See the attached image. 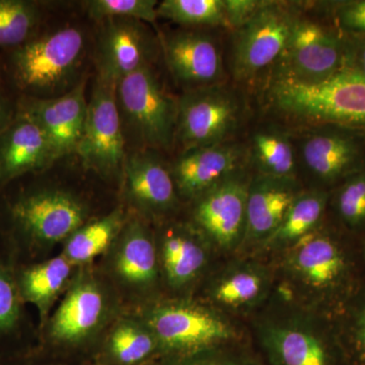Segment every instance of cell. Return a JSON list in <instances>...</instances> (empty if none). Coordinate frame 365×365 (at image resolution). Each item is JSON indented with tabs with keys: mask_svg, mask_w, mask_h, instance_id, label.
<instances>
[{
	"mask_svg": "<svg viewBox=\"0 0 365 365\" xmlns=\"http://www.w3.org/2000/svg\"><path fill=\"white\" fill-rule=\"evenodd\" d=\"M268 274L258 266L239 265L223 272L211 287V299L230 309L251 307L267 294Z\"/></svg>",
	"mask_w": 365,
	"mask_h": 365,
	"instance_id": "f546056e",
	"label": "cell"
},
{
	"mask_svg": "<svg viewBox=\"0 0 365 365\" xmlns=\"http://www.w3.org/2000/svg\"><path fill=\"white\" fill-rule=\"evenodd\" d=\"M336 28L347 36L365 37V0L327 2Z\"/></svg>",
	"mask_w": 365,
	"mask_h": 365,
	"instance_id": "8d00e7d4",
	"label": "cell"
},
{
	"mask_svg": "<svg viewBox=\"0 0 365 365\" xmlns=\"http://www.w3.org/2000/svg\"><path fill=\"white\" fill-rule=\"evenodd\" d=\"M334 212L351 232L365 230V168L346 178L330 195Z\"/></svg>",
	"mask_w": 365,
	"mask_h": 365,
	"instance_id": "d6a6232c",
	"label": "cell"
},
{
	"mask_svg": "<svg viewBox=\"0 0 365 365\" xmlns=\"http://www.w3.org/2000/svg\"><path fill=\"white\" fill-rule=\"evenodd\" d=\"M44 7L34 0H0V52L25 44L40 32Z\"/></svg>",
	"mask_w": 365,
	"mask_h": 365,
	"instance_id": "4dcf8cb0",
	"label": "cell"
},
{
	"mask_svg": "<svg viewBox=\"0 0 365 365\" xmlns=\"http://www.w3.org/2000/svg\"><path fill=\"white\" fill-rule=\"evenodd\" d=\"M83 4L96 21L118 18L153 24L158 18L157 0H90Z\"/></svg>",
	"mask_w": 365,
	"mask_h": 365,
	"instance_id": "836d02e7",
	"label": "cell"
},
{
	"mask_svg": "<svg viewBox=\"0 0 365 365\" xmlns=\"http://www.w3.org/2000/svg\"><path fill=\"white\" fill-rule=\"evenodd\" d=\"M244 116V100L227 83L184 91L177 100L175 143L185 151L232 140Z\"/></svg>",
	"mask_w": 365,
	"mask_h": 365,
	"instance_id": "52a82bcc",
	"label": "cell"
},
{
	"mask_svg": "<svg viewBox=\"0 0 365 365\" xmlns=\"http://www.w3.org/2000/svg\"><path fill=\"white\" fill-rule=\"evenodd\" d=\"M302 191L297 179L261 174L252 176L248 190L244 242L265 244L275 234Z\"/></svg>",
	"mask_w": 365,
	"mask_h": 365,
	"instance_id": "44dd1931",
	"label": "cell"
},
{
	"mask_svg": "<svg viewBox=\"0 0 365 365\" xmlns=\"http://www.w3.org/2000/svg\"><path fill=\"white\" fill-rule=\"evenodd\" d=\"M345 61L344 34L300 11L270 81L321 83L343 71Z\"/></svg>",
	"mask_w": 365,
	"mask_h": 365,
	"instance_id": "ba28073f",
	"label": "cell"
},
{
	"mask_svg": "<svg viewBox=\"0 0 365 365\" xmlns=\"http://www.w3.org/2000/svg\"><path fill=\"white\" fill-rule=\"evenodd\" d=\"M330 192L313 188L295 199L275 234L264 244L266 248H289L307 235L318 230L330 202Z\"/></svg>",
	"mask_w": 365,
	"mask_h": 365,
	"instance_id": "f1b7e54d",
	"label": "cell"
},
{
	"mask_svg": "<svg viewBox=\"0 0 365 365\" xmlns=\"http://www.w3.org/2000/svg\"><path fill=\"white\" fill-rule=\"evenodd\" d=\"M91 365H104V364H98V362H97V364H91Z\"/></svg>",
	"mask_w": 365,
	"mask_h": 365,
	"instance_id": "b9f144b4",
	"label": "cell"
},
{
	"mask_svg": "<svg viewBox=\"0 0 365 365\" xmlns=\"http://www.w3.org/2000/svg\"><path fill=\"white\" fill-rule=\"evenodd\" d=\"M54 163L51 146L39 125L16 108L0 135V188Z\"/></svg>",
	"mask_w": 365,
	"mask_h": 365,
	"instance_id": "ffe728a7",
	"label": "cell"
},
{
	"mask_svg": "<svg viewBox=\"0 0 365 365\" xmlns=\"http://www.w3.org/2000/svg\"><path fill=\"white\" fill-rule=\"evenodd\" d=\"M150 365H265L251 353L237 349L235 345L205 350V351L163 357Z\"/></svg>",
	"mask_w": 365,
	"mask_h": 365,
	"instance_id": "e575fe53",
	"label": "cell"
},
{
	"mask_svg": "<svg viewBox=\"0 0 365 365\" xmlns=\"http://www.w3.org/2000/svg\"><path fill=\"white\" fill-rule=\"evenodd\" d=\"M300 14L294 2L267 1L253 18L232 32L230 71L240 83H248L272 68L287 47Z\"/></svg>",
	"mask_w": 365,
	"mask_h": 365,
	"instance_id": "8992f818",
	"label": "cell"
},
{
	"mask_svg": "<svg viewBox=\"0 0 365 365\" xmlns=\"http://www.w3.org/2000/svg\"><path fill=\"white\" fill-rule=\"evenodd\" d=\"M364 258H365V245H364Z\"/></svg>",
	"mask_w": 365,
	"mask_h": 365,
	"instance_id": "7bdbcfd3",
	"label": "cell"
},
{
	"mask_svg": "<svg viewBox=\"0 0 365 365\" xmlns=\"http://www.w3.org/2000/svg\"><path fill=\"white\" fill-rule=\"evenodd\" d=\"M268 97L281 114L304 123L365 132V78L348 69L317 83L272 79Z\"/></svg>",
	"mask_w": 365,
	"mask_h": 365,
	"instance_id": "3957f363",
	"label": "cell"
},
{
	"mask_svg": "<svg viewBox=\"0 0 365 365\" xmlns=\"http://www.w3.org/2000/svg\"><path fill=\"white\" fill-rule=\"evenodd\" d=\"M14 113H16V106L13 107V105L11 104V101L7 97L4 86H2L1 79H0V135L13 119Z\"/></svg>",
	"mask_w": 365,
	"mask_h": 365,
	"instance_id": "ab89813d",
	"label": "cell"
},
{
	"mask_svg": "<svg viewBox=\"0 0 365 365\" xmlns=\"http://www.w3.org/2000/svg\"><path fill=\"white\" fill-rule=\"evenodd\" d=\"M160 357L155 334L143 319H119L108 334L98 364L150 365Z\"/></svg>",
	"mask_w": 365,
	"mask_h": 365,
	"instance_id": "d4e9b609",
	"label": "cell"
},
{
	"mask_svg": "<svg viewBox=\"0 0 365 365\" xmlns=\"http://www.w3.org/2000/svg\"><path fill=\"white\" fill-rule=\"evenodd\" d=\"M249 160L257 174L297 179L299 163L294 137L280 129L255 132L248 146Z\"/></svg>",
	"mask_w": 365,
	"mask_h": 365,
	"instance_id": "83f0119b",
	"label": "cell"
},
{
	"mask_svg": "<svg viewBox=\"0 0 365 365\" xmlns=\"http://www.w3.org/2000/svg\"><path fill=\"white\" fill-rule=\"evenodd\" d=\"M112 272L124 287L144 292L158 277V254L150 228L139 217L127 220L113 244Z\"/></svg>",
	"mask_w": 365,
	"mask_h": 365,
	"instance_id": "7402d4cb",
	"label": "cell"
},
{
	"mask_svg": "<svg viewBox=\"0 0 365 365\" xmlns=\"http://www.w3.org/2000/svg\"><path fill=\"white\" fill-rule=\"evenodd\" d=\"M251 179L242 168L194 201V225L218 248L232 250L244 242Z\"/></svg>",
	"mask_w": 365,
	"mask_h": 365,
	"instance_id": "2e32d148",
	"label": "cell"
},
{
	"mask_svg": "<svg viewBox=\"0 0 365 365\" xmlns=\"http://www.w3.org/2000/svg\"><path fill=\"white\" fill-rule=\"evenodd\" d=\"M263 4L264 0H225L228 30L234 32L248 23Z\"/></svg>",
	"mask_w": 365,
	"mask_h": 365,
	"instance_id": "74e56055",
	"label": "cell"
},
{
	"mask_svg": "<svg viewBox=\"0 0 365 365\" xmlns=\"http://www.w3.org/2000/svg\"><path fill=\"white\" fill-rule=\"evenodd\" d=\"M258 338L265 365H349L340 339L307 317L266 319Z\"/></svg>",
	"mask_w": 365,
	"mask_h": 365,
	"instance_id": "9c48e42d",
	"label": "cell"
},
{
	"mask_svg": "<svg viewBox=\"0 0 365 365\" xmlns=\"http://www.w3.org/2000/svg\"><path fill=\"white\" fill-rule=\"evenodd\" d=\"M195 227L170 225L160 240V262L170 287L182 288L197 279L207 263V252Z\"/></svg>",
	"mask_w": 365,
	"mask_h": 365,
	"instance_id": "cb8c5ba5",
	"label": "cell"
},
{
	"mask_svg": "<svg viewBox=\"0 0 365 365\" xmlns=\"http://www.w3.org/2000/svg\"><path fill=\"white\" fill-rule=\"evenodd\" d=\"M284 265L297 284L317 297L343 294L351 281L349 256L335 237L319 228L287 248Z\"/></svg>",
	"mask_w": 365,
	"mask_h": 365,
	"instance_id": "7c38bea8",
	"label": "cell"
},
{
	"mask_svg": "<svg viewBox=\"0 0 365 365\" xmlns=\"http://www.w3.org/2000/svg\"><path fill=\"white\" fill-rule=\"evenodd\" d=\"M0 365H63L58 364H53V362L39 361L30 359L26 355L16 357V359L7 360V361L1 362Z\"/></svg>",
	"mask_w": 365,
	"mask_h": 365,
	"instance_id": "60d3db41",
	"label": "cell"
},
{
	"mask_svg": "<svg viewBox=\"0 0 365 365\" xmlns=\"http://www.w3.org/2000/svg\"><path fill=\"white\" fill-rule=\"evenodd\" d=\"M86 79L64 95L49 98L20 97L16 110L25 113L44 132L55 162L76 153L85 127L88 103Z\"/></svg>",
	"mask_w": 365,
	"mask_h": 365,
	"instance_id": "e0dca14e",
	"label": "cell"
},
{
	"mask_svg": "<svg viewBox=\"0 0 365 365\" xmlns=\"http://www.w3.org/2000/svg\"><path fill=\"white\" fill-rule=\"evenodd\" d=\"M141 319L157 338L158 359L232 346L237 340V333L227 319L195 302H162Z\"/></svg>",
	"mask_w": 365,
	"mask_h": 365,
	"instance_id": "5b68a950",
	"label": "cell"
},
{
	"mask_svg": "<svg viewBox=\"0 0 365 365\" xmlns=\"http://www.w3.org/2000/svg\"><path fill=\"white\" fill-rule=\"evenodd\" d=\"M247 160L248 146L232 139L182 151L170 168L179 196L195 201L235 170L242 169Z\"/></svg>",
	"mask_w": 365,
	"mask_h": 365,
	"instance_id": "ac0fdd59",
	"label": "cell"
},
{
	"mask_svg": "<svg viewBox=\"0 0 365 365\" xmlns=\"http://www.w3.org/2000/svg\"><path fill=\"white\" fill-rule=\"evenodd\" d=\"M127 220L123 209H116L103 217L86 222L64 242L62 255L74 267L88 265L112 248Z\"/></svg>",
	"mask_w": 365,
	"mask_h": 365,
	"instance_id": "4316f807",
	"label": "cell"
},
{
	"mask_svg": "<svg viewBox=\"0 0 365 365\" xmlns=\"http://www.w3.org/2000/svg\"><path fill=\"white\" fill-rule=\"evenodd\" d=\"M71 262L63 255L36 263H16V287L24 304H31L39 313L41 324L47 323L55 302L73 279Z\"/></svg>",
	"mask_w": 365,
	"mask_h": 365,
	"instance_id": "603a6c76",
	"label": "cell"
},
{
	"mask_svg": "<svg viewBox=\"0 0 365 365\" xmlns=\"http://www.w3.org/2000/svg\"><path fill=\"white\" fill-rule=\"evenodd\" d=\"M294 139L297 163L319 188L337 187L365 168V132L334 124L311 125Z\"/></svg>",
	"mask_w": 365,
	"mask_h": 365,
	"instance_id": "30bf717a",
	"label": "cell"
},
{
	"mask_svg": "<svg viewBox=\"0 0 365 365\" xmlns=\"http://www.w3.org/2000/svg\"><path fill=\"white\" fill-rule=\"evenodd\" d=\"M346 38L345 68L365 78V37L347 36Z\"/></svg>",
	"mask_w": 365,
	"mask_h": 365,
	"instance_id": "f35d334b",
	"label": "cell"
},
{
	"mask_svg": "<svg viewBox=\"0 0 365 365\" xmlns=\"http://www.w3.org/2000/svg\"><path fill=\"white\" fill-rule=\"evenodd\" d=\"M110 297L104 285L88 271L74 276L66 297L48 319L52 344L78 347L90 342L109 318Z\"/></svg>",
	"mask_w": 365,
	"mask_h": 365,
	"instance_id": "4fadbf2b",
	"label": "cell"
},
{
	"mask_svg": "<svg viewBox=\"0 0 365 365\" xmlns=\"http://www.w3.org/2000/svg\"><path fill=\"white\" fill-rule=\"evenodd\" d=\"M88 209L78 196L54 188H26L6 202L7 244L16 256H34L67 239L88 220Z\"/></svg>",
	"mask_w": 365,
	"mask_h": 365,
	"instance_id": "7a4b0ae2",
	"label": "cell"
},
{
	"mask_svg": "<svg viewBox=\"0 0 365 365\" xmlns=\"http://www.w3.org/2000/svg\"><path fill=\"white\" fill-rule=\"evenodd\" d=\"M93 62L98 78L116 85L125 76L153 66L160 41L145 23L132 19L98 21Z\"/></svg>",
	"mask_w": 365,
	"mask_h": 365,
	"instance_id": "5bb4252c",
	"label": "cell"
},
{
	"mask_svg": "<svg viewBox=\"0 0 365 365\" xmlns=\"http://www.w3.org/2000/svg\"><path fill=\"white\" fill-rule=\"evenodd\" d=\"M158 18L186 29L225 28V0H163L158 4Z\"/></svg>",
	"mask_w": 365,
	"mask_h": 365,
	"instance_id": "1f68e13d",
	"label": "cell"
},
{
	"mask_svg": "<svg viewBox=\"0 0 365 365\" xmlns=\"http://www.w3.org/2000/svg\"><path fill=\"white\" fill-rule=\"evenodd\" d=\"M349 365H365V292L348 319L347 332L340 340Z\"/></svg>",
	"mask_w": 365,
	"mask_h": 365,
	"instance_id": "d590c367",
	"label": "cell"
},
{
	"mask_svg": "<svg viewBox=\"0 0 365 365\" xmlns=\"http://www.w3.org/2000/svg\"><path fill=\"white\" fill-rule=\"evenodd\" d=\"M16 263L11 249L0 254V364L18 357L11 350L20 342L26 327L25 304L14 276Z\"/></svg>",
	"mask_w": 365,
	"mask_h": 365,
	"instance_id": "484cf974",
	"label": "cell"
},
{
	"mask_svg": "<svg viewBox=\"0 0 365 365\" xmlns=\"http://www.w3.org/2000/svg\"><path fill=\"white\" fill-rule=\"evenodd\" d=\"M121 177L125 198L143 215L160 217L176 208V185L158 151L127 153Z\"/></svg>",
	"mask_w": 365,
	"mask_h": 365,
	"instance_id": "d6986e66",
	"label": "cell"
},
{
	"mask_svg": "<svg viewBox=\"0 0 365 365\" xmlns=\"http://www.w3.org/2000/svg\"><path fill=\"white\" fill-rule=\"evenodd\" d=\"M170 76L184 91L227 83L222 43L202 29H182L158 37Z\"/></svg>",
	"mask_w": 365,
	"mask_h": 365,
	"instance_id": "9a60e30c",
	"label": "cell"
},
{
	"mask_svg": "<svg viewBox=\"0 0 365 365\" xmlns=\"http://www.w3.org/2000/svg\"><path fill=\"white\" fill-rule=\"evenodd\" d=\"M76 155L86 169L105 178L122 176L126 138L118 108L116 85L96 76Z\"/></svg>",
	"mask_w": 365,
	"mask_h": 365,
	"instance_id": "8fae6325",
	"label": "cell"
},
{
	"mask_svg": "<svg viewBox=\"0 0 365 365\" xmlns=\"http://www.w3.org/2000/svg\"><path fill=\"white\" fill-rule=\"evenodd\" d=\"M4 71L20 97L49 98L78 85L86 54L81 26L63 25L40 32L6 53Z\"/></svg>",
	"mask_w": 365,
	"mask_h": 365,
	"instance_id": "6da1fadb",
	"label": "cell"
},
{
	"mask_svg": "<svg viewBox=\"0 0 365 365\" xmlns=\"http://www.w3.org/2000/svg\"><path fill=\"white\" fill-rule=\"evenodd\" d=\"M116 98L125 138L130 137L136 150L172 148L177 100L165 91L153 66L144 67L118 81Z\"/></svg>",
	"mask_w": 365,
	"mask_h": 365,
	"instance_id": "277c9868",
	"label": "cell"
}]
</instances>
